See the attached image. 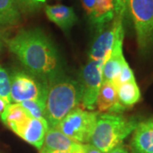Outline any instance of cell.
I'll list each match as a JSON object with an SVG mask.
<instances>
[{"label": "cell", "instance_id": "obj_1", "mask_svg": "<svg viewBox=\"0 0 153 153\" xmlns=\"http://www.w3.org/2000/svg\"><path fill=\"white\" fill-rule=\"evenodd\" d=\"M5 43L28 72L48 85L63 75L57 49L40 28L21 30Z\"/></svg>", "mask_w": 153, "mask_h": 153}, {"label": "cell", "instance_id": "obj_2", "mask_svg": "<svg viewBox=\"0 0 153 153\" xmlns=\"http://www.w3.org/2000/svg\"><path fill=\"white\" fill-rule=\"evenodd\" d=\"M80 101V86L73 79L62 75L50 82L45 105V119L49 128H56Z\"/></svg>", "mask_w": 153, "mask_h": 153}, {"label": "cell", "instance_id": "obj_3", "mask_svg": "<svg viewBox=\"0 0 153 153\" xmlns=\"http://www.w3.org/2000/svg\"><path fill=\"white\" fill-rule=\"evenodd\" d=\"M139 122L121 113L99 114L89 143L101 152L108 153L121 145L136 128Z\"/></svg>", "mask_w": 153, "mask_h": 153}, {"label": "cell", "instance_id": "obj_4", "mask_svg": "<svg viewBox=\"0 0 153 153\" xmlns=\"http://www.w3.org/2000/svg\"><path fill=\"white\" fill-rule=\"evenodd\" d=\"M129 12L140 51L147 52L153 46V0H128Z\"/></svg>", "mask_w": 153, "mask_h": 153}, {"label": "cell", "instance_id": "obj_5", "mask_svg": "<svg viewBox=\"0 0 153 153\" xmlns=\"http://www.w3.org/2000/svg\"><path fill=\"white\" fill-rule=\"evenodd\" d=\"M48 84L29 72L16 71L10 76L11 103L37 100L46 105Z\"/></svg>", "mask_w": 153, "mask_h": 153}, {"label": "cell", "instance_id": "obj_6", "mask_svg": "<svg viewBox=\"0 0 153 153\" xmlns=\"http://www.w3.org/2000/svg\"><path fill=\"white\" fill-rule=\"evenodd\" d=\"M98 115L97 112L76 107L66 115L56 128L76 142L89 143Z\"/></svg>", "mask_w": 153, "mask_h": 153}, {"label": "cell", "instance_id": "obj_7", "mask_svg": "<svg viewBox=\"0 0 153 153\" xmlns=\"http://www.w3.org/2000/svg\"><path fill=\"white\" fill-rule=\"evenodd\" d=\"M104 62L88 60L86 66L82 68L81 73L80 93L81 102L88 110L95 108V102L100 88L103 82L102 67Z\"/></svg>", "mask_w": 153, "mask_h": 153}, {"label": "cell", "instance_id": "obj_8", "mask_svg": "<svg viewBox=\"0 0 153 153\" xmlns=\"http://www.w3.org/2000/svg\"><path fill=\"white\" fill-rule=\"evenodd\" d=\"M123 18L116 16L103 27L97 29V35L89 51V60L105 62L114 45L117 30L123 25Z\"/></svg>", "mask_w": 153, "mask_h": 153}, {"label": "cell", "instance_id": "obj_9", "mask_svg": "<svg viewBox=\"0 0 153 153\" xmlns=\"http://www.w3.org/2000/svg\"><path fill=\"white\" fill-rule=\"evenodd\" d=\"M124 38L123 25L119 27L115 39V43L112 49L105 59L102 67V77L103 81L116 82L117 76L120 73L122 66L125 62V58L123 52V44Z\"/></svg>", "mask_w": 153, "mask_h": 153}, {"label": "cell", "instance_id": "obj_10", "mask_svg": "<svg viewBox=\"0 0 153 153\" xmlns=\"http://www.w3.org/2000/svg\"><path fill=\"white\" fill-rule=\"evenodd\" d=\"M85 144H81L66 136L58 128H49L45 134L44 145L40 153L48 152H67L84 153Z\"/></svg>", "mask_w": 153, "mask_h": 153}, {"label": "cell", "instance_id": "obj_11", "mask_svg": "<svg viewBox=\"0 0 153 153\" xmlns=\"http://www.w3.org/2000/svg\"><path fill=\"white\" fill-rule=\"evenodd\" d=\"M95 106L102 113H121L126 109L118 100L116 84L106 81H103L100 88Z\"/></svg>", "mask_w": 153, "mask_h": 153}, {"label": "cell", "instance_id": "obj_12", "mask_svg": "<svg viewBox=\"0 0 153 153\" xmlns=\"http://www.w3.org/2000/svg\"><path fill=\"white\" fill-rule=\"evenodd\" d=\"M132 134L131 153H153V119L139 123Z\"/></svg>", "mask_w": 153, "mask_h": 153}, {"label": "cell", "instance_id": "obj_13", "mask_svg": "<svg viewBox=\"0 0 153 153\" xmlns=\"http://www.w3.org/2000/svg\"><path fill=\"white\" fill-rule=\"evenodd\" d=\"M49 128L48 122L45 118L38 119L31 117L17 135L40 151Z\"/></svg>", "mask_w": 153, "mask_h": 153}, {"label": "cell", "instance_id": "obj_14", "mask_svg": "<svg viewBox=\"0 0 153 153\" xmlns=\"http://www.w3.org/2000/svg\"><path fill=\"white\" fill-rule=\"evenodd\" d=\"M44 11L49 21L54 22L56 26L66 33L70 31L77 22V17L71 7L63 4L46 5Z\"/></svg>", "mask_w": 153, "mask_h": 153}, {"label": "cell", "instance_id": "obj_15", "mask_svg": "<svg viewBox=\"0 0 153 153\" xmlns=\"http://www.w3.org/2000/svg\"><path fill=\"white\" fill-rule=\"evenodd\" d=\"M115 17L113 0H96L93 10L88 16L91 24L96 29L103 27L109 24Z\"/></svg>", "mask_w": 153, "mask_h": 153}, {"label": "cell", "instance_id": "obj_16", "mask_svg": "<svg viewBox=\"0 0 153 153\" xmlns=\"http://www.w3.org/2000/svg\"><path fill=\"white\" fill-rule=\"evenodd\" d=\"M30 118L31 117L22 107V105L11 103L2 122L17 135Z\"/></svg>", "mask_w": 153, "mask_h": 153}, {"label": "cell", "instance_id": "obj_17", "mask_svg": "<svg viewBox=\"0 0 153 153\" xmlns=\"http://www.w3.org/2000/svg\"><path fill=\"white\" fill-rule=\"evenodd\" d=\"M21 14L16 0H0V30L17 25Z\"/></svg>", "mask_w": 153, "mask_h": 153}, {"label": "cell", "instance_id": "obj_18", "mask_svg": "<svg viewBox=\"0 0 153 153\" xmlns=\"http://www.w3.org/2000/svg\"><path fill=\"white\" fill-rule=\"evenodd\" d=\"M117 92L119 102L126 108L134 105L140 99V91L135 80L117 85Z\"/></svg>", "mask_w": 153, "mask_h": 153}, {"label": "cell", "instance_id": "obj_19", "mask_svg": "<svg viewBox=\"0 0 153 153\" xmlns=\"http://www.w3.org/2000/svg\"><path fill=\"white\" fill-rule=\"evenodd\" d=\"M19 104L22 105L32 118H45V104L44 103L37 100H27Z\"/></svg>", "mask_w": 153, "mask_h": 153}, {"label": "cell", "instance_id": "obj_20", "mask_svg": "<svg viewBox=\"0 0 153 153\" xmlns=\"http://www.w3.org/2000/svg\"><path fill=\"white\" fill-rule=\"evenodd\" d=\"M0 97L11 103L10 76L4 67L0 66Z\"/></svg>", "mask_w": 153, "mask_h": 153}, {"label": "cell", "instance_id": "obj_21", "mask_svg": "<svg viewBox=\"0 0 153 153\" xmlns=\"http://www.w3.org/2000/svg\"><path fill=\"white\" fill-rule=\"evenodd\" d=\"M21 13L33 14L39 10L46 0H16Z\"/></svg>", "mask_w": 153, "mask_h": 153}, {"label": "cell", "instance_id": "obj_22", "mask_svg": "<svg viewBox=\"0 0 153 153\" xmlns=\"http://www.w3.org/2000/svg\"><path fill=\"white\" fill-rule=\"evenodd\" d=\"M133 80H135L134 72L130 68V66H128V62L125 60V62L123 63V65L122 66L120 73H119V75H118L116 82H115V84L117 86V85H119V84H122V83L130 82V81H133Z\"/></svg>", "mask_w": 153, "mask_h": 153}, {"label": "cell", "instance_id": "obj_23", "mask_svg": "<svg viewBox=\"0 0 153 153\" xmlns=\"http://www.w3.org/2000/svg\"><path fill=\"white\" fill-rule=\"evenodd\" d=\"M114 1L115 16L119 17H124L127 12V5L128 0H113Z\"/></svg>", "mask_w": 153, "mask_h": 153}, {"label": "cell", "instance_id": "obj_24", "mask_svg": "<svg viewBox=\"0 0 153 153\" xmlns=\"http://www.w3.org/2000/svg\"><path fill=\"white\" fill-rule=\"evenodd\" d=\"M81 1H82V7H83L84 10L86 11L88 16H89L93 10V8L96 0H81Z\"/></svg>", "mask_w": 153, "mask_h": 153}, {"label": "cell", "instance_id": "obj_25", "mask_svg": "<svg viewBox=\"0 0 153 153\" xmlns=\"http://www.w3.org/2000/svg\"><path fill=\"white\" fill-rule=\"evenodd\" d=\"M11 103L7 102L4 99L0 97V118H1V120H3V118L4 117L6 112H7V110L9 108V105Z\"/></svg>", "mask_w": 153, "mask_h": 153}, {"label": "cell", "instance_id": "obj_26", "mask_svg": "<svg viewBox=\"0 0 153 153\" xmlns=\"http://www.w3.org/2000/svg\"><path fill=\"white\" fill-rule=\"evenodd\" d=\"M108 153H131L130 151L124 145L121 144L119 146H116L115 148H113L111 151H110Z\"/></svg>", "mask_w": 153, "mask_h": 153}, {"label": "cell", "instance_id": "obj_27", "mask_svg": "<svg viewBox=\"0 0 153 153\" xmlns=\"http://www.w3.org/2000/svg\"><path fill=\"white\" fill-rule=\"evenodd\" d=\"M84 153H103L96 147H94L91 144H85Z\"/></svg>", "mask_w": 153, "mask_h": 153}, {"label": "cell", "instance_id": "obj_28", "mask_svg": "<svg viewBox=\"0 0 153 153\" xmlns=\"http://www.w3.org/2000/svg\"><path fill=\"white\" fill-rule=\"evenodd\" d=\"M45 153H71V152H48Z\"/></svg>", "mask_w": 153, "mask_h": 153}, {"label": "cell", "instance_id": "obj_29", "mask_svg": "<svg viewBox=\"0 0 153 153\" xmlns=\"http://www.w3.org/2000/svg\"><path fill=\"white\" fill-rule=\"evenodd\" d=\"M2 49H3V41H2V39L0 38V52H1Z\"/></svg>", "mask_w": 153, "mask_h": 153}]
</instances>
